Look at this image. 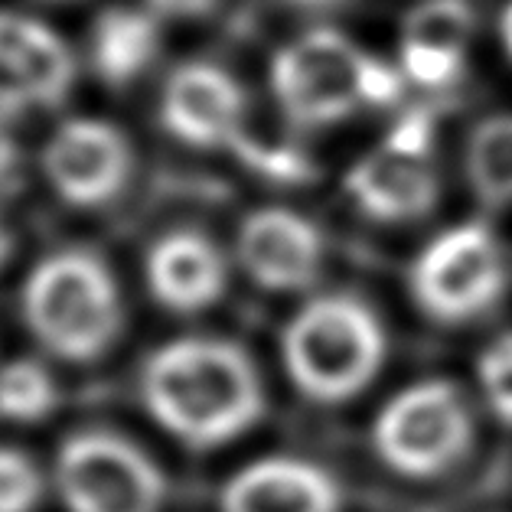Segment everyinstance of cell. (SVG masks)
<instances>
[{"label":"cell","mask_w":512,"mask_h":512,"mask_svg":"<svg viewBox=\"0 0 512 512\" xmlns=\"http://www.w3.org/2000/svg\"><path fill=\"white\" fill-rule=\"evenodd\" d=\"M503 43H506L509 56H512V4L506 7V14H503Z\"/></svg>","instance_id":"obj_24"},{"label":"cell","mask_w":512,"mask_h":512,"mask_svg":"<svg viewBox=\"0 0 512 512\" xmlns=\"http://www.w3.org/2000/svg\"><path fill=\"white\" fill-rule=\"evenodd\" d=\"M157 17H203L216 0H147Z\"/></svg>","instance_id":"obj_21"},{"label":"cell","mask_w":512,"mask_h":512,"mask_svg":"<svg viewBox=\"0 0 512 512\" xmlns=\"http://www.w3.org/2000/svg\"><path fill=\"white\" fill-rule=\"evenodd\" d=\"M431 137V118L424 111H411L382 147L349 170L346 193L362 216L379 222H415L434 212L441 199V180L434 170Z\"/></svg>","instance_id":"obj_8"},{"label":"cell","mask_w":512,"mask_h":512,"mask_svg":"<svg viewBox=\"0 0 512 512\" xmlns=\"http://www.w3.org/2000/svg\"><path fill=\"white\" fill-rule=\"evenodd\" d=\"M480 389L493 415L512 424V333H503L480 356Z\"/></svg>","instance_id":"obj_20"},{"label":"cell","mask_w":512,"mask_h":512,"mask_svg":"<svg viewBox=\"0 0 512 512\" xmlns=\"http://www.w3.org/2000/svg\"><path fill=\"white\" fill-rule=\"evenodd\" d=\"M245 115V89L216 62H183L170 72L160 95V124L199 151L232 147L248 124Z\"/></svg>","instance_id":"obj_11"},{"label":"cell","mask_w":512,"mask_h":512,"mask_svg":"<svg viewBox=\"0 0 512 512\" xmlns=\"http://www.w3.org/2000/svg\"><path fill=\"white\" fill-rule=\"evenodd\" d=\"M235 258L258 287L294 294L320 278L323 235L301 212L258 209L239 226Z\"/></svg>","instance_id":"obj_12"},{"label":"cell","mask_w":512,"mask_h":512,"mask_svg":"<svg viewBox=\"0 0 512 512\" xmlns=\"http://www.w3.org/2000/svg\"><path fill=\"white\" fill-rule=\"evenodd\" d=\"M46 4H69V0H46Z\"/></svg>","instance_id":"obj_26"},{"label":"cell","mask_w":512,"mask_h":512,"mask_svg":"<svg viewBox=\"0 0 512 512\" xmlns=\"http://www.w3.org/2000/svg\"><path fill=\"white\" fill-rule=\"evenodd\" d=\"M10 248H14V239H10V229H7V222H4V216H0V268L7 265V258H10Z\"/></svg>","instance_id":"obj_23"},{"label":"cell","mask_w":512,"mask_h":512,"mask_svg":"<svg viewBox=\"0 0 512 512\" xmlns=\"http://www.w3.org/2000/svg\"><path fill=\"white\" fill-rule=\"evenodd\" d=\"M43 177L72 209L108 206L134 173V147L118 124L105 118H69L43 144Z\"/></svg>","instance_id":"obj_9"},{"label":"cell","mask_w":512,"mask_h":512,"mask_svg":"<svg viewBox=\"0 0 512 512\" xmlns=\"http://www.w3.org/2000/svg\"><path fill=\"white\" fill-rule=\"evenodd\" d=\"M46 496V480L36 460L17 447H0V512H36Z\"/></svg>","instance_id":"obj_19"},{"label":"cell","mask_w":512,"mask_h":512,"mask_svg":"<svg viewBox=\"0 0 512 512\" xmlns=\"http://www.w3.org/2000/svg\"><path fill=\"white\" fill-rule=\"evenodd\" d=\"M147 291L170 314H203L226 294L229 265L222 248L199 229H173L144 258Z\"/></svg>","instance_id":"obj_13"},{"label":"cell","mask_w":512,"mask_h":512,"mask_svg":"<svg viewBox=\"0 0 512 512\" xmlns=\"http://www.w3.org/2000/svg\"><path fill=\"white\" fill-rule=\"evenodd\" d=\"M222 512H340L343 493L330 470L297 457H265L222 490Z\"/></svg>","instance_id":"obj_14"},{"label":"cell","mask_w":512,"mask_h":512,"mask_svg":"<svg viewBox=\"0 0 512 512\" xmlns=\"http://www.w3.org/2000/svg\"><path fill=\"white\" fill-rule=\"evenodd\" d=\"M506 291V255L483 222L441 232L411 265V294L428 317L467 323L490 310Z\"/></svg>","instance_id":"obj_6"},{"label":"cell","mask_w":512,"mask_h":512,"mask_svg":"<svg viewBox=\"0 0 512 512\" xmlns=\"http://www.w3.org/2000/svg\"><path fill=\"white\" fill-rule=\"evenodd\" d=\"M17 167H20V154L17 144L10 141L7 131H0V196H4L17 180Z\"/></svg>","instance_id":"obj_22"},{"label":"cell","mask_w":512,"mask_h":512,"mask_svg":"<svg viewBox=\"0 0 512 512\" xmlns=\"http://www.w3.org/2000/svg\"><path fill=\"white\" fill-rule=\"evenodd\" d=\"M271 89L287 124L327 128L359 108L392 105L402 95V72L343 33L310 30L274 56Z\"/></svg>","instance_id":"obj_3"},{"label":"cell","mask_w":512,"mask_h":512,"mask_svg":"<svg viewBox=\"0 0 512 512\" xmlns=\"http://www.w3.org/2000/svg\"><path fill=\"white\" fill-rule=\"evenodd\" d=\"M20 310L23 323L49 356L79 366L102 359L124 327L115 274L85 248L46 255L23 281Z\"/></svg>","instance_id":"obj_2"},{"label":"cell","mask_w":512,"mask_h":512,"mask_svg":"<svg viewBox=\"0 0 512 512\" xmlns=\"http://www.w3.org/2000/svg\"><path fill=\"white\" fill-rule=\"evenodd\" d=\"M473 30L470 0H421L402 27V76L424 89L451 85L464 72Z\"/></svg>","instance_id":"obj_15"},{"label":"cell","mask_w":512,"mask_h":512,"mask_svg":"<svg viewBox=\"0 0 512 512\" xmlns=\"http://www.w3.org/2000/svg\"><path fill=\"white\" fill-rule=\"evenodd\" d=\"M297 4H327V0H297Z\"/></svg>","instance_id":"obj_25"},{"label":"cell","mask_w":512,"mask_h":512,"mask_svg":"<svg viewBox=\"0 0 512 512\" xmlns=\"http://www.w3.org/2000/svg\"><path fill=\"white\" fill-rule=\"evenodd\" d=\"M141 398L151 418L186 447H222L265 411L255 359L219 336H186L154 349L141 369Z\"/></svg>","instance_id":"obj_1"},{"label":"cell","mask_w":512,"mask_h":512,"mask_svg":"<svg viewBox=\"0 0 512 512\" xmlns=\"http://www.w3.org/2000/svg\"><path fill=\"white\" fill-rule=\"evenodd\" d=\"M59 402L56 379L40 359H14L0 366V418L14 424H40Z\"/></svg>","instance_id":"obj_18"},{"label":"cell","mask_w":512,"mask_h":512,"mask_svg":"<svg viewBox=\"0 0 512 512\" xmlns=\"http://www.w3.org/2000/svg\"><path fill=\"white\" fill-rule=\"evenodd\" d=\"M470 190L486 206H512V115L477 124L464 154Z\"/></svg>","instance_id":"obj_17"},{"label":"cell","mask_w":512,"mask_h":512,"mask_svg":"<svg viewBox=\"0 0 512 512\" xmlns=\"http://www.w3.org/2000/svg\"><path fill=\"white\" fill-rule=\"evenodd\" d=\"M79 62L66 36L23 10H0V115L66 102Z\"/></svg>","instance_id":"obj_10"},{"label":"cell","mask_w":512,"mask_h":512,"mask_svg":"<svg viewBox=\"0 0 512 512\" xmlns=\"http://www.w3.org/2000/svg\"><path fill=\"white\" fill-rule=\"evenodd\" d=\"M160 49V23L154 10L108 7L95 17L89 36V62L105 85H131L141 79Z\"/></svg>","instance_id":"obj_16"},{"label":"cell","mask_w":512,"mask_h":512,"mask_svg":"<svg viewBox=\"0 0 512 512\" xmlns=\"http://www.w3.org/2000/svg\"><path fill=\"white\" fill-rule=\"evenodd\" d=\"M69 512H160L167 483L141 447L115 431H79L56 454Z\"/></svg>","instance_id":"obj_7"},{"label":"cell","mask_w":512,"mask_h":512,"mask_svg":"<svg viewBox=\"0 0 512 512\" xmlns=\"http://www.w3.org/2000/svg\"><path fill=\"white\" fill-rule=\"evenodd\" d=\"M281 359L287 376L307 398L340 405L379 376L385 327L359 297L323 294L284 327Z\"/></svg>","instance_id":"obj_4"},{"label":"cell","mask_w":512,"mask_h":512,"mask_svg":"<svg viewBox=\"0 0 512 512\" xmlns=\"http://www.w3.org/2000/svg\"><path fill=\"white\" fill-rule=\"evenodd\" d=\"M372 444L389 470L402 477H441L473 447V411L467 395L447 379L408 385L379 411Z\"/></svg>","instance_id":"obj_5"}]
</instances>
